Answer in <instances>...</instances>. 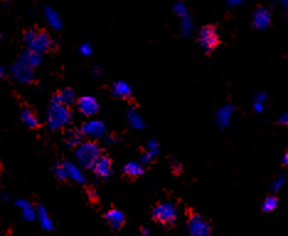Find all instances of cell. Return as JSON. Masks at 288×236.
Masks as SVG:
<instances>
[{"instance_id":"d4e9b609","label":"cell","mask_w":288,"mask_h":236,"mask_svg":"<svg viewBox=\"0 0 288 236\" xmlns=\"http://www.w3.org/2000/svg\"><path fill=\"white\" fill-rule=\"evenodd\" d=\"M79 52L84 57H90L91 54H93V46H91L90 43H88V42L82 43L79 47Z\"/></svg>"},{"instance_id":"484cf974","label":"cell","mask_w":288,"mask_h":236,"mask_svg":"<svg viewBox=\"0 0 288 236\" xmlns=\"http://www.w3.org/2000/svg\"><path fill=\"white\" fill-rule=\"evenodd\" d=\"M174 9H175V12H176L177 15H180V16H185L186 15V7H185V5L182 4V2H176L175 4V6H174Z\"/></svg>"},{"instance_id":"f1b7e54d","label":"cell","mask_w":288,"mask_h":236,"mask_svg":"<svg viewBox=\"0 0 288 236\" xmlns=\"http://www.w3.org/2000/svg\"><path fill=\"white\" fill-rule=\"evenodd\" d=\"M282 164H284L285 166H288V151H286V154L284 155V159H282Z\"/></svg>"},{"instance_id":"83f0119b","label":"cell","mask_w":288,"mask_h":236,"mask_svg":"<svg viewBox=\"0 0 288 236\" xmlns=\"http://www.w3.org/2000/svg\"><path fill=\"white\" fill-rule=\"evenodd\" d=\"M94 74H95L96 77H101V74H103V72H101V68L95 67V69H94Z\"/></svg>"},{"instance_id":"603a6c76","label":"cell","mask_w":288,"mask_h":236,"mask_svg":"<svg viewBox=\"0 0 288 236\" xmlns=\"http://www.w3.org/2000/svg\"><path fill=\"white\" fill-rule=\"evenodd\" d=\"M156 154H158V143L155 140H150L146 145V150L142 155V162L143 164H148L156 156Z\"/></svg>"},{"instance_id":"9c48e42d","label":"cell","mask_w":288,"mask_h":236,"mask_svg":"<svg viewBox=\"0 0 288 236\" xmlns=\"http://www.w3.org/2000/svg\"><path fill=\"white\" fill-rule=\"evenodd\" d=\"M77 110L85 117H93L99 112V102L94 96L85 95L75 101Z\"/></svg>"},{"instance_id":"4fadbf2b","label":"cell","mask_w":288,"mask_h":236,"mask_svg":"<svg viewBox=\"0 0 288 236\" xmlns=\"http://www.w3.org/2000/svg\"><path fill=\"white\" fill-rule=\"evenodd\" d=\"M15 206L20 209L21 216L27 222H32L36 220V216H37V208L32 207V204L26 199H17L15 202Z\"/></svg>"},{"instance_id":"e0dca14e","label":"cell","mask_w":288,"mask_h":236,"mask_svg":"<svg viewBox=\"0 0 288 236\" xmlns=\"http://www.w3.org/2000/svg\"><path fill=\"white\" fill-rule=\"evenodd\" d=\"M19 59L31 68H37L42 62L41 53H38V52L30 48H27L25 52H22Z\"/></svg>"},{"instance_id":"cb8c5ba5","label":"cell","mask_w":288,"mask_h":236,"mask_svg":"<svg viewBox=\"0 0 288 236\" xmlns=\"http://www.w3.org/2000/svg\"><path fill=\"white\" fill-rule=\"evenodd\" d=\"M279 206V199L275 196H269L263 203V212L264 213H271Z\"/></svg>"},{"instance_id":"4316f807","label":"cell","mask_w":288,"mask_h":236,"mask_svg":"<svg viewBox=\"0 0 288 236\" xmlns=\"http://www.w3.org/2000/svg\"><path fill=\"white\" fill-rule=\"evenodd\" d=\"M103 139H104V143L106 144V145H115V144L119 141L117 140L116 135H111V134H106Z\"/></svg>"},{"instance_id":"6da1fadb","label":"cell","mask_w":288,"mask_h":236,"mask_svg":"<svg viewBox=\"0 0 288 236\" xmlns=\"http://www.w3.org/2000/svg\"><path fill=\"white\" fill-rule=\"evenodd\" d=\"M73 120V112L69 106L52 102L47 114V127L52 130H58L68 127Z\"/></svg>"},{"instance_id":"ac0fdd59","label":"cell","mask_w":288,"mask_h":236,"mask_svg":"<svg viewBox=\"0 0 288 236\" xmlns=\"http://www.w3.org/2000/svg\"><path fill=\"white\" fill-rule=\"evenodd\" d=\"M77 99H75V94L74 91L70 90V89H64V90H61L59 93H57L56 95L53 96V100L52 102H56V104H61L65 105V106H72L73 104H75Z\"/></svg>"},{"instance_id":"9a60e30c","label":"cell","mask_w":288,"mask_h":236,"mask_svg":"<svg viewBox=\"0 0 288 236\" xmlns=\"http://www.w3.org/2000/svg\"><path fill=\"white\" fill-rule=\"evenodd\" d=\"M36 220H37L40 227L44 230V232H52V230L54 229L53 220H52L51 216H49V213L47 212V209L44 208L43 206L38 207L37 208V216H36Z\"/></svg>"},{"instance_id":"3957f363","label":"cell","mask_w":288,"mask_h":236,"mask_svg":"<svg viewBox=\"0 0 288 236\" xmlns=\"http://www.w3.org/2000/svg\"><path fill=\"white\" fill-rule=\"evenodd\" d=\"M23 42L27 48L33 49L38 53H46L53 47V39L44 31H38L35 28H28L23 32Z\"/></svg>"},{"instance_id":"44dd1931","label":"cell","mask_w":288,"mask_h":236,"mask_svg":"<svg viewBox=\"0 0 288 236\" xmlns=\"http://www.w3.org/2000/svg\"><path fill=\"white\" fill-rule=\"evenodd\" d=\"M127 120L128 124L131 125L135 129H142L144 127V120L142 116L138 114L137 110L135 109H128L127 111Z\"/></svg>"},{"instance_id":"4dcf8cb0","label":"cell","mask_w":288,"mask_h":236,"mask_svg":"<svg viewBox=\"0 0 288 236\" xmlns=\"http://www.w3.org/2000/svg\"><path fill=\"white\" fill-rule=\"evenodd\" d=\"M141 234H142V235H149V230L145 229V228H143V229H141Z\"/></svg>"},{"instance_id":"7402d4cb","label":"cell","mask_w":288,"mask_h":236,"mask_svg":"<svg viewBox=\"0 0 288 236\" xmlns=\"http://www.w3.org/2000/svg\"><path fill=\"white\" fill-rule=\"evenodd\" d=\"M83 138L84 135L80 130L72 129L65 134V144H67L69 148H77L83 141Z\"/></svg>"},{"instance_id":"8fae6325","label":"cell","mask_w":288,"mask_h":236,"mask_svg":"<svg viewBox=\"0 0 288 236\" xmlns=\"http://www.w3.org/2000/svg\"><path fill=\"white\" fill-rule=\"evenodd\" d=\"M64 165L65 172H67V180H72L73 182L84 183L85 182V175L83 170L80 169L79 165L74 164L72 161H62Z\"/></svg>"},{"instance_id":"2e32d148","label":"cell","mask_w":288,"mask_h":236,"mask_svg":"<svg viewBox=\"0 0 288 236\" xmlns=\"http://www.w3.org/2000/svg\"><path fill=\"white\" fill-rule=\"evenodd\" d=\"M44 19H46L47 23H48V26L51 28H53V30L56 31L62 30L63 27L62 17L54 9H52V7L49 6L46 7V9H44Z\"/></svg>"},{"instance_id":"f546056e","label":"cell","mask_w":288,"mask_h":236,"mask_svg":"<svg viewBox=\"0 0 288 236\" xmlns=\"http://www.w3.org/2000/svg\"><path fill=\"white\" fill-rule=\"evenodd\" d=\"M5 77V70H4V68L0 65V79H2Z\"/></svg>"},{"instance_id":"7c38bea8","label":"cell","mask_w":288,"mask_h":236,"mask_svg":"<svg viewBox=\"0 0 288 236\" xmlns=\"http://www.w3.org/2000/svg\"><path fill=\"white\" fill-rule=\"evenodd\" d=\"M105 220H106L107 224L111 227V229L119 230L121 229L125 224V214L124 212L120 211V209L112 208L106 212V214H105Z\"/></svg>"},{"instance_id":"ffe728a7","label":"cell","mask_w":288,"mask_h":236,"mask_svg":"<svg viewBox=\"0 0 288 236\" xmlns=\"http://www.w3.org/2000/svg\"><path fill=\"white\" fill-rule=\"evenodd\" d=\"M20 118L23 124L28 128H36L38 125V118L35 112L30 109H22L20 112Z\"/></svg>"},{"instance_id":"30bf717a","label":"cell","mask_w":288,"mask_h":236,"mask_svg":"<svg viewBox=\"0 0 288 236\" xmlns=\"http://www.w3.org/2000/svg\"><path fill=\"white\" fill-rule=\"evenodd\" d=\"M94 174L99 178H107L112 174V161L110 157L101 155L93 166Z\"/></svg>"},{"instance_id":"1f68e13d","label":"cell","mask_w":288,"mask_h":236,"mask_svg":"<svg viewBox=\"0 0 288 236\" xmlns=\"http://www.w3.org/2000/svg\"><path fill=\"white\" fill-rule=\"evenodd\" d=\"M1 39H2V35H1V33H0V41H1Z\"/></svg>"},{"instance_id":"7a4b0ae2","label":"cell","mask_w":288,"mask_h":236,"mask_svg":"<svg viewBox=\"0 0 288 236\" xmlns=\"http://www.w3.org/2000/svg\"><path fill=\"white\" fill-rule=\"evenodd\" d=\"M101 156V148L95 140L82 141L75 148V160L82 169H93L96 160Z\"/></svg>"},{"instance_id":"d6986e66","label":"cell","mask_w":288,"mask_h":236,"mask_svg":"<svg viewBox=\"0 0 288 236\" xmlns=\"http://www.w3.org/2000/svg\"><path fill=\"white\" fill-rule=\"evenodd\" d=\"M124 172L126 176L128 177H140L142 176L144 172L143 162L138 161H130L125 165Z\"/></svg>"},{"instance_id":"5bb4252c","label":"cell","mask_w":288,"mask_h":236,"mask_svg":"<svg viewBox=\"0 0 288 236\" xmlns=\"http://www.w3.org/2000/svg\"><path fill=\"white\" fill-rule=\"evenodd\" d=\"M112 95L119 99H128L132 95V88L128 83L124 80H117L111 86Z\"/></svg>"},{"instance_id":"d6a6232c","label":"cell","mask_w":288,"mask_h":236,"mask_svg":"<svg viewBox=\"0 0 288 236\" xmlns=\"http://www.w3.org/2000/svg\"><path fill=\"white\" fill-rule=\"evenodd\" d=\"M1 1H9V0H1Z\"/></svg>"},{"instance_id":"ba28073f","label":"cell","mask_w":288,"mask_h":236,"mask_svg":"<svg viewBox=\"0 0 288 236\" xmlns=\"http://www.w3.org/2000/svg\"><path fill=\"white\" fill-rule=\"evenodd\" d=\"M187 228L191 235L207 236L211 234V227L200 214L192 213L188 216Z\"/></svg>"},{"instance_id":"5b68a950","label":"cell","mask_w":288,"mask_h":236,"mask_svg":"<svg viewBox=\"0 0 288 236\" xmlns=\"http://www.w3.org/2000/svg\"><path fill=\"white\" fill-rule=\"evenodd\" d=\"M153 218L161 225L171 227L176 222L177 211L170 202H160L153 208Z\"/></svg>"},{"instance_id":"8992f818","label":"cell","mask_w":288,"mask_h":236,"mask_svg":"<svg viewBox=\"0 0 288 236\" xmlns=\"http://www.w3.org/2000/svg\"><path fill=\"white\" fill-rule=\"evenodd\" d=\"M10 73L19 84H31L35 80V68L28 67L20 59L10 67Z\"/></svg>"},{"instance_id":"277c9868","label":"cell","mask_w":288,"mask_h":236,"mask_svg":"<svg viewBox=\"0 0 288 236\" xmlns=\"http://www.w3.org/2000/svg\"><path fill=\"white\" fill-rule=\"evenodd\" d=\"M198 44L202 47L203 51L207 54H211L212 52L216 51L222 43L221 37L218 35V28L216 25H206L201 28L198 33Z\"/></svg>"},{"instance_id":"52a82bcc","label":"cell","mask_w":288,"mask_h":236,"mask_svg":"<svg viewBox=\"0 0 288 236\" xmlns=\"http://www.w3.org/2000/svg\"><path fill=\"white\" fill-rule=\"evenodd\" d=\"M80 132L83 133L84 138L96 141L106 135V125L99 119H89L82 125Z\"/></svg>"}]
</instances>
